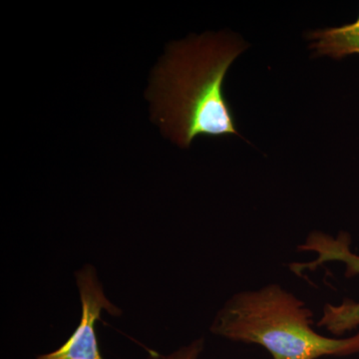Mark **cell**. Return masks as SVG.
Instances as JSON below:
<instances>
[{
    "mask_svg": "<svg viewBox=\"0 0 359 359\" xmlns=\"http://www.w3.org/2000/svg\"><path fill=\"white\" fill-rule=\"evenodd\" d=\"M245 47L235 37L205 34L168 47L153 73L147 98L153 120L180 147L194 139L238 135L224 80Z\"/></svg>",
    "mask_w": 359,
    "mask_h": 359,
    "instance_id": "1",
    "label": "cell"
},
{
    "mask_svg": "<svg viewBox=\"0 0 359 359\" xmlns=\"http://www.w3.org/2000/svg\"><path fill=\"white\" fill-rule=\"evenodd\" d=\"M75 276L81 302L79 325L62 346L34 359H104L96 337V321L103 311L113 316H120L121 311L104 294L93 266L87 264Z\"/></svg>",
    "mask_w": 359,
    "mask_h": 359,
    "instance_id": "4",
    "label": "cell"
},
{
    "mask_svg": "<svg viewBox=\"0 0 359 359\" xmlns=\"http://www.w3.org/2000/svg\"><path fill=\"white\" fill-rule=\"evenodd\" d=\"M309 39L313 40L311 48L318 56L341 59L359 54V18L351 25L311 32Z\"/></svg>",
    "mask_w": 359,
    "mask_h": 359,
    "instance_id": "5",
    "label": "cell"
},
{
    "mask_svg": "<svg viewBox=\"0 0 359 359\" xmlns=\"http://www.w3.org/2000/svg\"><path fill=\"white\" fill-rule=\"evenodd\" d=\"M313 313L280 285L238 292L217 314L211 330L231 341L257 344L273 359H318L359 353V332L334 339L313 328Z\"/></svg>",
    "mask_w": 359,
    "mask_h": 359,
    "instance_id": "2",
    "label": "cell"
},
{
    "mask_svg": "<svg viewBox=\"0 0 359 359\" xmlns=\"http://www.w3.org/2000/svg\"><path fill=\"white\" fill-rule=\"evenodd\" d=\"M203 349H204V340L197 339L167 355L150 353L147 359H199Z\"/></svg>",
    "mask_w": 359,
    "mask_h": 359,
    "instance_id": "6",
    "label": "cell"
},
{
    "mask_svg": "<svg viewBox=\"0 0 359 359\" xmlns=\"http://www.w3.org/2000/svg\"><path fill=\"white\" fill-rule=\"evenodd\" d=\"M302 252H313L318 255L311 263H294L290 271L297 276L304 275L306 271H314L330 262H340L346 266V278L359 276V255L351 250V236L340 231L337 237H332L323 231H313L299 245ZM318 327H325L334 335H342L353 332L359 327V302L344 299L339 306L325 304Z\"/></svg>",
    "mask_w": 359,
    "mask_h": 359,
    "instance_id": "3",
    "label": "cell"
}]
</instances>
